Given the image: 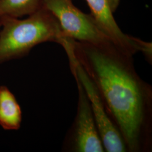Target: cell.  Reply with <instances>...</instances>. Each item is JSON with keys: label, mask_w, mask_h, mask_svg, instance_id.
Returning <instances> with one entry per match:
<instances>
[{"label": "cell", "mask_w": 152, "mask_h": 152, "mask_svg": "<svg viewBox=\"0 0 152 152\" xmlns=\"http://www.w3.org/2000/svg\"><path fill=\"white\" fill-rule=\"evenodd\" d=\"M68 39L73 54L95 85L127 152H151L152 87L137 74L133 56L115 45Z\"/></svg>", "instance_id": "6da1fadb"}, {"label": "cell", "mask_w": 152, "mask_h": 152, "mask_svg": "<svg viewBox=\"0 0 152 152\" xmlns=\"http://www.w3.org/2000/svg\"><path fill=\"white\" fill-rule=\"evenodd\" d=\"M0 25V64L22 58L38 44H60L65 36L57 19L44 7L25 19L4 17Z\"/></svg>", "instance_id": "7a4b0ae2"}, {"label": "cell", "mask_w": 152, "mask_h": 152, "mask_svg": "<svg viewBox=\"0 0 152 152\" xmlns=\"http://www.w3.org/2000/svg\"><path fill=\"white\" fill-rule=\"evenodd\" d=\"M61 46L68 58L73 76L80 82L87 94L105 152H127L124 139L110 119L95 85L73 54L68 38L64 39Z\"/></svg>", "instance_id": "3957f363"}, {"label": "cell", "mask_w": 152, "mask_h": 152, "mask_svg": "<svg viewBox=\"0 0 152 152\" xmlns=\"http://www.w3.org/2000/svg\"><path fill=\"white\" fill-rule=\"evenodd\" d=\"M43 7L57 19L65 36L96 46H116L92 15L80 10L72 0H43Z\"/></svg>", "instance_id": "277c9868"}, {"label": "cell", "mask_w": 152, "mask_h": 152, "mask_svg": "<svg viewBox=\"0 0 152 152\" xmlns=\"http://www.w3.org/2000/svg\"><path fill=\"white\" fill-rule=\"evenodd\" d=\"M75 80L78 89L77 113L65 136L63 151L105 152L87 94L79 80L76 78Z\"/></svg>", "instance_id": "5b68a950"}, {"label": "cell", "mask_w": 152, "mask_h": 152, "mask_svg": "<svg viewBox=\"0 0 152 152\" xmlns=\"http://www.w3.org/2000/svg\"><path fill=\"white\" fill-rule=\"evenodd\" d=\"M86 1L99 27L116 46L132 56L141 52L151 63L152 44L125 34L121 30L113 15L114 11L109 0Z\"/></svg>", "instance_id": "8992f818"}, {"label": "cell", "mask_w": 152, "mask_h": 152, "mask_svg": "<svg viewBox=\"0 0 152 152\" xmlns=\"http://www.w3.org/2000/svg\"><path fill=\"white\" fill-rule=\"evenodd\" d=\"M22 120V110L15 96L5 86H0V126L6 130H17Z\"/></svg>", "instance_id": "52a82bcc"}, {"label": "cell", "mask_w": 152, "mask_h": 152, "mask_svg": "<svg viewBox=\"0 0 152 152\" xmlns=\"http://www.w3.org/2000/svg\"><path fill=\"white\" fill-rule=\"evenodd\" d=\"M43 7V0H0V19L30 15Z\"/></svg>", "instance_id": "ba28073f"}, {"label": "cell", "mask_w": 152, "mask_h": 152, "mask_svg": "<svg viewBox=\"0 0 152 152\" xmlns=\"http://www.w3.org/2000/svg\"><path fill=\"white\" fill-rule=\"evenodd\" d=\"M111 4V5L112 6V8L113 10L115 11V10L117 9V6L119 4V1L120 0H109Z\"/></svg>", "instance_id": "9c48e42d"}, {"label": "cell", "mask_w": 152, "mask_h": 152, "mask_svg": "<svg viewBox=\"0 0 152 152\" xmlns=\"http://www.w3.org/2000/svg\"><path fill=\"white\" fill-rule=\"evenodd\" d=\"M0 28H1V25H0Z\"/></svg>", "instance_id": "30bf717a"}]
</instances>
